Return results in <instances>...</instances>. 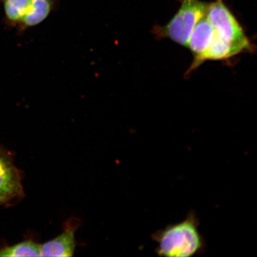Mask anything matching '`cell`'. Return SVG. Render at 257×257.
<instances>
[{"mask_svg": "<svg viewBox=\"0 0 257 257\" xmlns=\"http://www.w3.org/2000/svg\"><path fill=\"white\" fill-rule=\"evenodd\" d=\"M200 220L194 210L189 211L185 220L169 224L152 234L161 256L190 257L204 253L206 242L199 230Z\"/></svg>", "mask_w": 257, "mask_h": 257, "instance_id": "1", "label": "cell"}, {"mask_svg": "<svg viewBox=\"0 0 257 257\" xmlns=\"http://www.w3.org/2000/svg\"><path fill=\"white\" fill-rule=\"evenodd\" d=\"M209 4L198 0H184L176 15L165 27L154 29V34L168 38L188 47L192 32L202 17L206 14Z\"/></svg>", "mask_w": 257, "mask_h": 257, "instance_id": "2", "label": "cell"}, {"mask_svg": "<svg viewBox=\"0 0 257 257\" xmlns=\"http://www.w3.org/2000/svg\"><path fill=\"white\" fill-rule=\"evenodd\" d=\"M206 16L218 37L232 43L250 44L242 28L222 0L209 5Z\"/></svg>", "mask_w": 257, "mask_h": 257, "instance_id": "3", "label": "cell"}, {"mask_svg": "<svg viewBox=\"0 0 257 257\" xmlns=\"http://www.w3.org/2000/svg\"><path fill=\"white\" fill-rule=\"evenodd\" d=\"M22 176L12 157L0 149V200L3 204L24 197Z\"/></svg>", "mask_w": 257, "mask_h": 257, "instance_id": "4", "label": "cell"}, {"mask_svg": "<svg viewBox=\"0 0 257 257\" xmlns=\"http://www.w3.org/2000/svg\"><path fill=\"white\" fill-rule=\"evenodd\" d=\"M80 225L79 218L67 220L62 233L40 245V256H72L76 248L75 232Z\"/></svg>", "mask_w": 257, "mask_h": 257, "instance_id": "5", "label": "cell"}, {"mask_svg": "<svg viewBox=\"0 0 257 257\" xmlns=\"http://www.w3.org/2000/svg\"><path fill=\"white\" fill-rule=\"evenodd\" d=\"M251 48L250 44L232 43L222 39L215 33L210 46L201 55L195 58L190 70L195 69L205 61L228 59Z\"/></svg>", "mask_w": 257, "mask_h": 257, "instance_id": "6", "label": "cell"}, {"mask_svg": "<svg viewBox=\"0 0 257 257\" xmlns=\"http://www.w3.org/2000/svg\"><path fill=\"white\" fill-rule=\"evenodd\" d=\"M214 35L213 26L205 14L195 25L188 41L187 48H190L195 58L201 55L210 46Z\"/></svg>", "mask_w": 257, "mask_h": 257, "instance_id": "7", "label": "cell"}, {"mask_svg": "<svg viewBox=\"0 0 257 257\" xmlns=\"http://www.w3.org/2000/svg\"><path fill=\"white\" fill-rule=\"evenodd\" d=\"M52 11L49 0H34L33 5L21 24L22 30L35 27L46 19Z\"/></svg>", "mask_w": 257, "mask_h": 257, "instance_id": "8", "label": "cell"}, {"mask_svg": "<svg viewBox=\"0 0 257 257\" xmlns=\"http://www.w3.org/2000/svg\"><path fill=\"white\" fill-rule=\"evenodd\" d=\"M34 0H5L6 16L12 24L20 25L33 5Z\"/></svg>", "mask_w": 257, "mask_h": 257, "instance_id": "9", "label": "cell"}, {"mask_svg": "<svg viewBox=\"0 0 257 257\" xmlns=\"http://www.w3.org/2000/svg\"><path fill=\"white\" fill-rule=\"evenodd\" d=\"M40 244L28 240L0 250V256H40Z\"/></svg>", "mask_w": 257, "mask_h": 257, "instance_id": "10", "label": "cell"}, {"mask_svg": "<svg viewBox=\"0 0 257 257\" xmlns=\"http://www.w3.org/2000/svg\"><path fill=\"white\" fill-rule=\"evenodd\" d=\"M1 204H3V202H2L1 200H0V205H1Z\"/></svg>", "mask_w": 257, "mask_h": 257, "instance_id": "11", "label": "cell"}]
</instances>
